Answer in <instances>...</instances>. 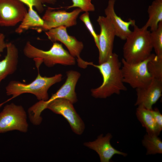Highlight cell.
Listing matches in <instances>:
<instances>
[{"label":"cell","instance_id":"cell-1","mask_svg":"<svg viewBox=\"0 0 162 162\" xmlns=\"http://www.w3.org/2000/svg\"><path fill=\"white\" fill-rule=\"evenodd\" d=\"M86 64L98 68L102 75L103 82L98 87L91 90V95L96 98H106L112 95L118 94L127 89L123 81L122 63L115 53L105 62L96 65L86 62Z\"/></svg>","mask_w":162,"mask_h":162},{"label":"cell","instance_id":"cell-2","mask_svg":"<svg viewBox=\"0 0 162 162\" xmlns=\"http://www.w3.org/2000/svg\"><path fill=\"white\" fill-rule=\"evenodd\" d=\"M126 38L123 48V58L126 62L136 63L143 61L151 55L153 47L150 31L135 25Z\"/></svg>","mask_w":162,"mask_h":162},{"label":"cell","instance_id":"cell-3","mask_svg":"<svg viewBox=\"0 0 162 162\" xmlns=\"http://www.w3.org/2000/svg\"><path fill=\"white\" fill-rule=\"evenodd\" d=\"M23 52L27 57L33 59L38 70L42 63L48 67H53L57 64L73 65L76 64L75 58L65 50L62 44L56 42L53 43L49 50L45 51L35 47L28 41Z\"/></svg>","mask_w":162,"mask_h":162},{"label":"cell","instance_id":"cell-4","mask_svg":"<svg viewBox=\"0 0 162 162\" xmlns=\"http://www.w3.org/2000/svg\"><path fill=\"white\" fill-rule=\"evenodd\" d=\"M62 75L56 74L50 77L41 76L39 72L35 79L29 83L19 81H11L5 88L8 96L14 98L24 93H30L35 95L39 100L46 101L49 99L48 91L52 85L62 80Z\"/></svg>","mask_w":162,"mask_h":162},{"label":"cell","instance_id":"cell-5","mask_svg":"<svg viewBox=\"0 0 162 162\" xmlns=\"http://www.w3.org/2000/svg\"><path fill=\"white\" fill-rule=\"evenodd\" d=\"M66 75L67 77L65 82L50 98L46 101L39 100L28 109V116L32 120L36 122L41 121L42 119L40 116L41 113L46 109L47 104L55 99L64 98L68 100L73 104L77 102L75 88L81 74L77 71L70 70L67 72Z\"/></svg>","mask_w":162,"mask_h":162},{"label":"cell","instance_id":"cell-6","mask_svg":"<svg viewBox=\"0 0 162 162\" xmlns=\"http://www.w3.org/2000/svg\"><path fill=\"white\" fill-rule=\"evenodd\" d=\"M154 55L152 54L146 60L136 63L128 62L122 58L121 71L124 82L135 89L148 85L153 78L148 70L147 64Z\"/></svg>","mask_w":162,"mask_h":162},{"label":"cell","instance_id":"cell-7","mask_svg":"<svg viewBox=\"0 0 162 162\" xmlns=\"http://www.w3.org/2000/svg\"><path fill=\"white\" fill-rule=\"evenodd\" d=\"M28 126L26 113L21 105L7 104L0 112V133L14 130L26 133Z\"/></svg>","mask_w":162,"mask_h":162},{"label":"cell","instance_id":"cell-8","mask_svg":"<svg viewBox=\"0 0 162 162\" xmlns=\"http://www.w3.org/2000/svg\"><path fill=\"white\" fill-rule=\"evenodd\" d=\"M73 104L67 99L59 98L49 103L46 109L62 116L68 122L73 132L80 135L84 132L85 125L76 111Z\"/></svg>","mask_w":162,"mask_h":162},{"label":"cell","instance_id":"cell-9","mask_svg":"<svg viewBox=\"0 0 162 162\" xmlns=\"http://www.w3.org/2000/svg\"><path fill=\"white\" fill-rule=\"evenodd\" d=\"M97 21L100 28L98 34L99 64L106 61L112 54L113 43L116 36L113 27L106 16H100Z\"/></svg>","mask_w":162,"mask_h":162},{"label":"cell","instance_id":"cell-10","mask_svg":"<svg viewBox=\"0 0 162 162\" xmlns=\"http://www.w3.org/2000/svg\"><path fill=\"white\" fill-rule=\"evenodd\" d=\"M67 28L65 26H60L45 31V33L48 39L52 42L59 41L63 44L67 48L70 53L76 58L78 65L80 67L84 61L80 56L84 48L83 44L75 37L69 35Z\"/></svg>","mask_w":162,"mask_h":162},{"label":"cell","instance_id":"cell-11","mask_svg":"<svg viewBox=\"0 0 162 162\" xmlns=\"http://www.w3.org/2000/svg\"><path fill=\"white\" fill-rule=\"evenodd\" d=\"M82 12V10L78 8L70 12L64 10L55 11L48 9L42 18L44 25L41 31H46L61 26L67 28L75 26L77 24V18Z\"/></svg>","mask_w":162,"mask_h":162},{"label":"cell","instance_id":"cell-12","mask_svg":"<svg viewBox=\"0 0 162 162\" xmlns=\"http://www.w3.org/2000/svg\"><path fill=\"white\" fill-rule=\"evenodd\" d=\"M27 12L19 0H0V26H13L21 22Z\"/></svg>","mask_w":162,"mask_h":162},{"label":"cell","instance_id":"cell-13","mask_svg":"<svg viewBox=\"0 0 162 162\" xmlns=\"http://www.w3.org/2000/svg\"><path fill=\"white\" fill-rule=\"evenodd\" d=\"M136 90L137 98L135 106L152 109L162 96V81L153 78L147 86Z\"/></svg>","mask_w":162,"mask_h":162},{"label":"cell","instance_id":"cell-14","mask_svg":"<svg viewBox=\"0 0 162 162\" xmlns=\"http://www.w3.org/2000/svg\"><path fill=\"white\" fill-rule=\"evenodd\" d=\"M112 136L110 133L104 136L103 134L99 136L94 141L85 142L84 145L92 149L98 154L101 162H109L115 154L125 157L127 153L118 151L111 145L110 141Z\"/></svg>","mask_w":162,"mask_h":162},{"label":"cell","instance_id":"cell-15","mask_svg":"<svg viewBox=\"0 0 162 162\" xmlns=\"http://www.w3.org/2000/svg\"><path fill=\"white\" fill-rule=\"evenodd\" d=\"M115 0H109L104 10L106 16L110 20L115 32L116 36L122 40H125L131 31L129 28L136 25L134 20L129 19L128 21L122 20L115 12L114 5Z\"/></svg>","mask_w":162,"mask_h":162},{"label":"cell","instance_id":"cell-16","mask_svg":"<svg viewBox=\"0 0 162 162\" xmlns=\"http://www.w3.org/2000/svg\"><path fill=\"white\" fill-rule=\"evenodd\" d=\"M7 54L5 58L0 61V84L2 80L16 70L18 62L19 52L13 43H7Z\"/></svg>","mask_w":162,"mask_h":162},{"label":"cell","instance_id":"cell-17","mask_svg":"<svg viewBox=\"0 0 162 162\" xmlns=\"http://www.w3.org/2000/svg\"><path fill=\"white\" fill-rule=\"evenodd\" d=\"M151 110L137 106L136 116L142 126L145 128L147 134L158 136L161 130L156 124Z\"/></svg>","mask_w":162,"mask_h":162},{"label":"cell","instance_id":"cell-18","mask_svg":"<svg viewBox=\"0 0 162 162\" xmlns=\"http://www.w3.org/2000/svg\"><path fill=\"white\" fill-rule=\"evenodd\" d=\"M20 25L15 29V32L21 34L29 28H36L38 31L42 30L44 25L42 18L33 9V7L28 8V11L21 22Z\"/></svg>","mask_w":162,"mask_h":162},{"label":"cell","instance_id":"cell-19","mask_svg":"<svg viewBox=\"0 0 162 162\" xmlns=\"http://www.w3.org/2000/svg\"><path fill=\"white\" fill-rule=\"evenodd\" d=\"M148 19L142 27L150 28V31H153L158 27L160 22H162V0H154L148 9Z\"/></svg>","mask_w":162,"mask_h":162},{"label":"cell","instance_id":"cell-20","mask_svg":"<svg viewBox=\"0 0 162 162\" xmlns=\"http://www.w3.org/2000/svg\"><path fill=\"white\" fill-rule=\"evenodd\" d=\"M142 143L146 149L147 155L162 153V141L158 136L146 133L144 136Z\"/></svg>","mask_w":162,"mask_h":162},{"label":"cell","instance_id":"cell-21","mask_svg":"<svg viewBox=\"0 0 162 162\" xmlns=\"http://www.w3.org/2000/svg\"><path fill=\"white\" fill-rule=\"evenodd\" d=\"M147 68L153 78L162 81V57L154 54L148 62Z\"/></svg>","mask_w":162,"mask_h":162},{"label":"cell","instance_id":"cell-22","mask_svg":"<svg viewBox=\"0 0 162 162\" xmlns=\"http://www.w3.org/2000/svg\"><path fill=\"white\" fill-rule=\"evenodd\" d=\"M150 38L155 55L162 57V22L159 23L157 29L150 31Z\"/></svg>","mask_w":162,"mask_h":162},{"label":"cell","instance_id":"cell-23","mask_svg":"<svg viewBox=\"0 0 162 162\" xmlns=\"http://www.w3.org/2000/svg\"><path fill=\"white\" fill-rule=\"evenodd\" d=\"M72 5L66 7L68 9L73 8H77L81 9L82 11L88 12L95 10L94 5L92 2V0H71Z\"/></svg>","mask_w":162,"mask_h":162},{"label":"cell","instance_id":"cell-24","mask_svg":"<svg viewBox=\"0 0 162 162\" xmlns=\"http://www.w3.org/2000/svg\"><path fill=\"white\" fill-rule=\"evenodd\" d=\"M28 7H34L39 13H42L44 10V4H54L57 0H19Z\"/></svg>","mask_w":162,"mask_h":162},{"label":"cell","instance_id":"cell-25","mask_svg":"<svg viewBox=\"0 0 162 162\" xmlns=\"http://www.w3.org/2000/svg\"><path fill=\"white\" fill-rule=\"evenodd\" d=\"M80 19L84 23L94 39L98 49L99 48L98 34L95 32L90 20L88 12H85L80 16Z\"/></svg>","mask_w":162,"mask_h":162},{"label":"cell","instance_id":"cell-26","mask_svg":"<svg viewBox=\"0 0 162 162\" xmlns=\"http://www.w3.org/2000/svg\"><path fill=\"white\" fill-rule=\"evenodd\" d=\"M154 120L160 129L162 130V115L157 108L151 110Z\"/></svg>","mask_w":162,"mask_h":162},{"label":"cell","instance_id":"cell-27","mask_svg":"<svg viewBox=\"0 0 162 162\" xmlns=\"http://www.w3.org/2000/svg\"><path fill=\"white\" fill-rule=\"evenodd\" d=\"M5 38L4 34L0 32V58L2 56V53L6 48L7 43L5 42Z\"/></svg>","mask_w":162,"mask_h":162},{"label":"cell","instance_id":"cell-28","mask_svg":"<svg viewBox=\"0 0 162 162\" xmlns=\"http://www.w3.org/2000/svg\"><path fill=\"white\" fill-rule=\"evenodd\" d=\"M14 98L13 97H12L11 98H10V99H8V100H6V101L0 104V107H1L3 105H4V104L6 103V102L9 101L10 100H11L12 99Z\"/></svg>","mask_w":162,"mask_h":162}]
</instances>
